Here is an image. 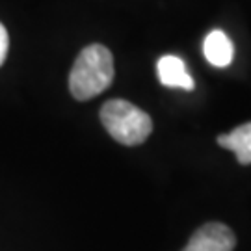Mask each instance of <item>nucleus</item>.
Returning a JSON list of instances; mask_svg holds the SVG:
<instances>
[{"instance_id":"f257e3e1","label":"nucleus","mask_w":251,"mask_h":251,"mask_svg":"<svg viewBox=\"0 0 251 251\" xmlns=\"http://www.w3.org/2000/svg\"><path fill=\"white\" fill-rule=\"evenodd\" d=\"M114 56L104 45L93 43L82 49L69 73V91L76 100H90L114 82Z\"/></svg>"},{"instance_id":"f03ea898","label":"nucleus","mask_w":251,"mask_h":251,"mask_svg":"<svg viewBox=\"0 0 251 251\" xmlns=\"http://www.w3.org/2000/svg\"><path fill=\"white\" fill-rule=\"evenodd\" d=\"M100 121L106 132L123 145L144 144L152 132V121L142 108L123 99H112L100 108Z\"/></svg>"},{"instance_id":"7ed1b4c3","label":"nucleus","mask_w":251,"mask_h":251,"mask_svg":"<svg viewBox=\"0 0 251 251\" xmlns=\"http://www.w3.org/2000/svg\"><path fill=\"white\" fill-rule=\"evenodd\" d=\"M236 248V236L225 224L210 222L201 225L192 234L182 251H233Z\"/></svg>"},{"instance_id":"20e7f679","label":"nucleus","mask_w":251,"mask_h":251,"mask_svg":"<svg viewBox=\"0 0 251 251\" xmlns=\"http://www.w3.org/2000/svg\"><path fill=\"white\" fill-rule=\"evenodd\" d=\"M156 73H158V80L166 88H180V90L192 91L196 88L194 78L186 71V63L182 62L179 56H162L156 63Z\"/></svg>"},{"instance_id":"39448f33","label":"nucleus","mask_w":251,"mask_h":251,"mask_svg":"<svg viewBox=\"0 0 251 251\" xmlns=\"http://www.w3.org/2000/svg\"><path fill=\"white\" fill-rule=\"evenodd\" d=\"M203 54H205L206 62L210 63V65H214V67H227L229 63L233 62L234 47L225 32H222V30H212L205 37Z\"/></svg>"},{"instance_id":"423d86ee","label":"nucleus","mask_w":251,"mask_h":251,"mask_svg":"<svg viewBox=\"0 0 251 251\" xmlns=\"http://www.w3.org/2000/svg\"><path fill=\"white\" fill-rule=\"evenodd\" d=\"M216 142L220 147L233 151L236 154V160L242 166L251 164V121L236 126L227 134H220Z\"/></svg>"},{"instance_id":"0eeeda50","label":"nucleus","mask_w":251,"mask_h":251,"mask_svg":"<svg viewBox=\"0 0 251 251\" xmlns=\"http://www.w3.org/2000/svg\"><path fill=\"white\" fill-rule=\"evenodd\" d=\"M8 47H9L8 30H6V28H4V25L0 23V65L4 63L6 56H8Z\"/></svg>"}]
</instances>
